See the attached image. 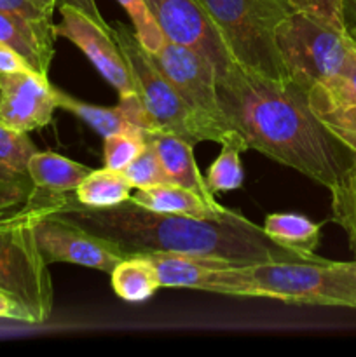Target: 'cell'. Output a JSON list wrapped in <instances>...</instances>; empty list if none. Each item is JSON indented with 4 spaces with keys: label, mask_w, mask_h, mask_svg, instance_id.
Masks as SVG:
<instances>
[{
    "label": "cell",
    "mask_w": 356,
    "mask_h": 357,
    "mask_svg": "<svg viewBox=\"0 0 356 357\" xmlns=\"http://www.w3.org/2000/svg\"><path fill=\"white\" fill-rule=\"evenodd\" d=\"M202 291L276 298L295 305L356 309V260L332 261L316 257L230 265L213 271Z\"/></svg>",
    "instance_id": "obj_3"
},
{
    "label": "cell",
    "mask_w": 356,
    "mask_h": 357,
    "mask_svg": "<svg viewBox=\"0 0 356 357\" xmlns=\"http://www.w3.org/2000/svg\"><path fill=\"white\" fill-rule=\"evenodd\" d=\"M86 2L89 3V6L93 7V9H96V10H98V6H96V2H94V0H86Z\"/></svg>",
    "instance_id": "obj_35"
},
{
    "label": "cell",
    "mask_w": 356,
    "mask_h": 357,
    "mask_svg": "<svg viewBox=\"0 0 356 357\" xmlns=\"http://www.w3.org/2000/svg\"><path fill=\"white\" fill-rule=\"evenodd\" d=\"M149 54L175 91L180 94L181 100L202 122L212 142L220 145L227 142H239L244 145L220 108L216 68L209 59L194 49L170 40L164 42L156 52Z\"/></svg>",
    "instance_id": "obj_8"
},
{
    "label": "cell",
    "mask_w": 356,
    "mask_h": 357,
    "mask_svg": "<svg viewBox=\"0 0 356 357\" xmlns=\"http://www.w3.org/2000/svg\"><path fill=\"white\" fill-rule=\"evenodd\" d=\"M28 169H30L35 187L42 194L52 195V197L75 194V188L79 187L80 181L93 171L59 153L38 152V150L31 155Z\"/></svg>",
    "instance_id": "obj_17"
},
{
    "label": "cell",
    "mask_w": 356,
    "mask_h": 357,
    "mask_svg": "<svg viewBox=\"0 0 356 357\" xmlns=\"http://www.w3.org/2000/svg\"><path fill=\"white\" fill-rule=\"evenodd\" d=\"M56 31L51 21H35L0 10V42L17 52L30 70L47 77L54 58Z\"/></svg>",
    "instance_id": "obj_14"
},
{
    "label": "cell",
    "mask_w": 356,
    "mask_h": 357,
    "mask_svg": "<svg viewBox=\"0 0 356 357\" xmlns=\"http://www.w3.org/2000/svg\"><path fill=\"white\" fill-rule=\"evenodd\" d=\"M145 143L154 146L171 183L195 192L212 206H222L215 199V194L209 190L206 178L195 164L194 145L181 139L180 136L163 131L147 132Z\"/></svg>",
    "instance_id": "obj_15"
},
{
    "label": "cell",
    "mask_w": 356,
    "mask_h": 357,
    "mask_svg": "<svg viewBox=\"0 0 356 357\" xmlns=\"http://www.w3.org/2000/svg\"><path fill=\"white\" fill-rule=\"evenodd\" d=\"M34 234L45 264H75L110 274L126 255L101 237L51 213L30 211Z\"/></svg>",
    "instance_id": "obj_9"
},
{
    "label": "cell",
    "mask_w": 356,
    "mask_h": 357,
    "mask_svg": "<svg viewBox=\"0 0 356 357\" xmlns=\"http://www.w3.org/2000/svg\"><path fill=\"white\" fill-rule=\"evenodd\" d=\"M13 316H14L13 303H10L6 296L0 295V317H3V319H13Z\"/></svg>",
    "instance_id": "obj_34"
},
{
    "label": "cell",
    "mask_w": 356,
    "mask_h": 357,
    "mask_svg": "<svg viewBox=\"0 0 356 357\" xmlns=\"http://www.w3.org/2000/svg\"><path fill=\"white\" fill-rule=\"evenodd\" d=\"M309 103L328 131L356 157V101L335 100L320 86H313Z\"/></svg>",
    "instance_id": "obj_22"
},
{
    "label": "cell",
    "mask_w": 356,
    "mask_h": 357,
    "mask_svg": "<svg viewBox=\"0 0 356 357\" xmlns=\"http://www.w3.org/2000/svg\"><path fill=\"white\" fill-rule=\"evenodd\" d=\"M325 93L341 101H356V52L344 72L325 84H316Z\"/></svg>",
    "instance_id": "obj_31"
},
{
    "label": "cell",
    "mask_w": 356,
    "mask_h": 357,
    "mask_svg": "<svg viewBox=\"0 0 356 357\" xmlns=\"http://www.w3.org/2000/svg\"><path fill=\"white\" fill-rule=\"evenodd\" d=\"M288 2L295 10H304L323 23L330 24L335 30L346 33L341 0H288Z\"/></svg>",
    "instance_id": "obj_29"
},
{
    "label": "cell",
    "mask_w": 356,
    "mask_h": 357,
    "mask_svg": "<svg viewBox=\"0 0 356 357\" xmlns=\"http://www.w3.org/2000/svg\"><path fill=\"white\" fill-rule=\"evenodd\" d=\"M276 42L290 79L306 89L341 75L356 52L348 33L295 9L276 28Z\"/></svg>",
    "instance_id": "obj_6"
},
{
    "label": "cell",
    "mask_w": 356,
    "mask_h": 357,
    "mask_svg": "<svg viewBox=\"0 0 356 357\" xmlns=\"http://www.w3.org/2000/svg\"><path fill=\"white\" fill-rule=\"evenodd\" d=\"M37 146L28 132L14 131L0 122V218L27 211L37 202L40 190L31 180V155Z\"/></svg>",
    "instance_id": "obj_13"
},
{
    "label": "cell",
    "mask_w": 356,
    "mask_h": 357,
    "mask_svg": "<svg viewBox=\"0 0 356 357\" xmlns=\"http://www.w3.org/2000/svg\"><path fill=\"white\" fill-rule=\"evenodd\" d=\"M110 33L124 54L136 94L142 100L154 129L180 136L194 146L201 142H212L202 122L157 68L149 51L140 44L135 30L117 23L110 26Z\"/></svg>",
    "instance_id": "obj_7"
},
{
    "label": "cell",
    "mask_w": 356,
    "mask_h": 357,
    "mask_svg": "<svg viewBox=\"0 0 356 357\" xmlns=\"http://www.w3.org/2000/svg\"><path fill=\"white\" fill-rule=\"evenodd\" d=\"M133 185L121 171L94 169L75 188V199L87 208H112L131 199Z\"/></svg>",
    "instance_id": "obj_23"
},
{
    "label": "cell",
    "mask_w": 356,
    "mask_h": 357,
    "mask_svg": "<svg viewBox=\"0 0 356 357\" xmlns=\"http://www.w3.org/2000/svg\"><path fill=\"white\" fill-rule=\"evenodd\" d=\"M147 257L156 267L161 288H185L202 291V286L213 271L232 265L216 258L178 253H147Z\"/></svg>",
    "instance_id": "obj_18"
},
{
    "label": "cell",
    "mask_w": 356,
    "mask_h": 357,
    "mask_svg": "<svg viewBox=\"0 0 356 357\" xmlns=\"http://www.w3.org/2000/svg\"><path fill=\"white\" fill-rule=\"evenodd\" d=\"M220 108L248 150L330 188L356 159L309 103V89L272 80L234 63L216 77Z\"/></svg>",
    "instance_id": "obj_1"
},
{
    "label": "cell",
    "mask_w": 356,
    "mask_h": 357,
    "mask_svg": "<svg viewBox=\"0 0 356 357\" xmlns=\"http://www.w3.org/2000/svg\"><path fill=\"white\" fill-rule=\"evenodd\" d=\"M145 139L140 136L114 132L103 138V162L112 171H124L140 152L145 149Z\"/></svg>",
    "instance_id": "obj_28"
},
{
    "label": "cell",
    "mask_w": 356,
    "mask_h": 357,
    "mask_svg": "<svg viewBox=\"0 0 356 357\" xmlns=\"http://www.w3.org/2000/svg\"><path fill=\"white\" fill-rule=\"evenodd\" d=\"M264 232L276 244L293 251L306 260L316 258L321 225L311 222L307 216L295 215V213H272L265 218Z\"/></svg>",
    "instance_id": "obj_19"
},
{
    "label": "cell",
    "mask_w": 356,
    "mask_h": 357,
    "mask_svg": "<svg viewBox=\"0 0 356 357\" xmlns=\"http://www.w3.org/2000/svg\"><path fill=\"white\" fill-rule=\"evenodd\" d=\"M59 14L61 21L54 24L56 37H63L77 45L101 77L117 91L119 98L136 94L128 63L110 30L68 3L59 6Z\"/></svg>",
    "instance_id": "obj_11"
},
{
    "label": "cell",
    "mask_w": 356,
    "mask_h": 357,
    "mask_svg": "<svg viewBox=\"0 0 356 357\" xmlns=\"http://www.w3.org/2000/svg\"><path fill=\"white\" fill-rule=\"evenodd\" d=\"M23 70H30L28 63L14 49H10L9 45L0 42V73L23 72Z\"/></svg>",
    "instance_id": "obj_32"
},
{
    "label": "cell",
    "mask_w": 356,
    "mask_h": 357,
    "mask_svg": "<svg viewBox=\"0 0 356 357\" xmlns=\"http://www.w3.org/2000/svg\"><path fill=\"white\" fill-rule=\"evenodd\" d=\"M56 101H58V108H63V110L79 117L103 138L108 135H114V132H124V135L140 136V138L145 139L147 132L136 124H133L121 105L100 107V105L86 103V101L77 100L72 94L65 93L59 87H56Z\"/></svg>",
    "instance_id": "obj_20"
},
{
    "label": "cell",
    "mask_w": 356,
    "mask_h": 357,
    "mask_svg": "<svg viewBox=\"0 0 356 357\" xmlns=\"http://www.w3.org/2000/svg\"><path fill=\"white\" fill-rule=\"evenodd\" d=\"M241 68L272 80H292L276 28L293 10L288 0H199Z\"/></svg>",
    "instance_id": "obj_4"
},
{
    "label": "cell",
    "mask_w": 356,
    "mask_h": 357,
    "mask_svg": "<svg viewBox=\"0 0 356 357\" xmlns=\"http://www.w3.org/2000/svg\"><path fill=\"white\" fill-rule=\"evenodd\" d=\"M117 2L128 13L140 44L149 52H156L166 42V37L163 35L161 28L157 26L145 0H117Z\"/></svg>",
    "instance_id": "obj_27"
},
{
    "label": "cell",
    "mask_w": 356,
    "mask_h": 357,
    "mask_svg": "<svg viewBox=\"0 0 356 357\" xmlns=\"http://www.w3.org/2000/svg\"><path fill=\"white\" fill-rule=\"evenodd\" d=\"M332 222L346 232L356 253V159L330 188Z\"/></svg>",
    "instance_id": "obj_24"
},
{
    "label": "cell",
    "mask_w": 356,
    "mask_h": 357,
    "mask_svg": "<svg viewBox=\"0 0 356 357\" xmlns=\"http://www.w3.org/2000/svg\"><path fill=\"white\" fill-rule=\"evenodd\" d=\"M40 211L68 220L108 241L126 257L178 253L216 258L232 265L306 260L276 244L264 232V227L232 209L216 218H198L152 211L133 201L112 208H87L72 194Z\"/></svg>",
    "instance_id": "obj_2"
},
{
    "label": "cell",
    "mask_w": 356,
    "mask_h": 357,
    "mask_svg": "<svg viewBox=\"0 0 356 357\" xmlns=\"http://www.w3.org/2000/svg\"><path fill=\"white\" fill-rule=\"evenodd\" d=\"M145 3L166 40L194 49L209 59L216 77L236 63L199 0H145Z\"/></svg>",
    "instance_id": "obj_10"
},
{
    "label": "cell",
    "mask_w": 356,
    "mask_h": 357,
    "mask_svg": "<svg viewBox=\"0 0 356 357\" xmlns=\"http://www.w3.org/2000/svg\"><path fill=\"white\" fill-rule=\"evenodd\" d=\"M122 174L128 178L133 188H149L156 187V185L171 183L163 164H161L159 155L149 143L136 155V159L122 171Z\"/></svg>",
    "instance_id": "obj_26"
},
{
    "label": "cell",
    "mask_w": 356,
    "mask_h": 357,
    "mask_svg": "<svg viewBox=\"0 0 356 357\" xmlns=\"http://www.w3.org/2000/svg\"><path fill=\"white\" fill-rule=\"evenodd\" d=\"M129 201L152 211L177 213V215L198 216V218H216L229 211L223 206H212L199 194L175 183L136 188V194L131 195Z\"/></svg>",
    "instance_id": "obj_16"
},
{
    "label": "cell",
    "mask_w": 356,
    "mask_h": 357,
    "mask_svg": "<svg viewBox=\"0 0 356 357\" xmlns=\"http://www.w3.org/2000/svg\"><path fill=\"white\" fill-rule=\"evenodd\" d=\"M0 295L13 303V319L42 324L51 317L54 289L30 211L0 218Z\"/></svg>",
    "instance_id": "obj_5"
},
{
    "label": "cell",
    "mask_w": 356,
    "mask_h": 357,
    "mask_svg": "<svg viewBox=\"0 0 356 357\" xmlns=\"http://www.w3.org/2000/svg\"><path fill=\"white\" fill-rule=\"evenodd\" d=\"M244 150L246 146L239 142L222 143V152L209 166L206 174V183L213 194L237 190L243 185L244 174L239 155Z\"/></svg>",
    "instance_id": "obj_25"
},
{
    "label": "cell",
    "mask_w": 356,
    "mask_h": 357,
    "mask_svg": "<svg viewBox=\"0 0 356 357\" xmlns=\"http://www.w3.org/2000/svg\"><path fill=\"white\" fill-rule=\"evenodd\" d=\"M112 288L124 302H145L161 288L156 267L147 255H131L110 272Z\"/></svg>",
    "instance_id": "obj_21"
},
{
    "label": "cell",
    "mask_w": 356,
    "mask_h": 357,
    "mask_svg": "<svg viewBox=\"0 0 356 357\" xmlns=\"http://www.w3.org/2000/svg\"><path fill=\"white\" fill-rule=\"evenodd\" d=\"M58 108L56 86L31 70L0 73V122L20 132L49 126Z\"/></svg>",
    "instance_id": "obj_12"
},
{
    "label": "cell",
    "mask_w": 356,
    "mask_h": 357,
    "mask_svg": "<svg viewBox=\"0 0 356 357\" xmlns=\"http://www.w3.org/2000/svg\"><path fill=\"white\" fill-rule=\"evenodd\" d=\"M59 0H0V10L35 21H51Z\"/></svg>",
    "instance_id": "obj_30"
},
{
    "label": "cell",
    "mask_w": 356,
    "mask_h": 357,
    "mask_svg": "<svg viewBox=\"0 0 356 357\" xmlns=\"http://www.w3.org/2000/svg\"><path fill=\"white\" fill-rule=\"evenodd\" d=\"M346 33L356 44V0H341Z\"/></svg>",
    "instance_id": "obj_33"
}]
</instances>
